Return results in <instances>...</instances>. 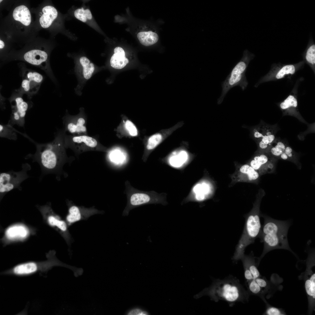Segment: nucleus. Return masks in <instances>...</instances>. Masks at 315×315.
I'll return each instance as SVG.
<instances>
[{
  "label": "nucleus",
  "instance_id": "nucleus-35",
  "mask_svg": "<svg viewBox=\"0 0 315 315\" xmlns=\"http://www.w3.org/2000/svg\"><path fill=\"white\" fill-rule=\"evenodd\" d=\"M298 106V101L292 95H289L284 102L280 104V107L282 109H287L291 107H296Z\"/></svg>",
  "mask_w": 315,
  "mask_h": 315
},
{
  "label": "nucleus",
  "instance_id": "nucleus-22",
  "mask_svg": "<svg viewBox=\"0 0 315 315\" xmlns=\"http://www.w3.org/2000/svg\"><path fill=\"white\" fill-rule=\"evenodd\" d=\"M254 257L253 253L251 252L249 255H244L241 260L243 264L245 265L249 268L251 272L254 279L261 276L258 268L259 264L258 258Z\"/></svg>",
  "mask_w": 315,
  "mask_h": 315
},
{
  "label": "nucleus",
  "instance_id": "nucleus-26",
  "mask_svg": "<svg viewBox=\"0 0 315 315\" xmlns=\"http://www.w3.org/2000/svg\"><path fill=\"white\" fill-rule=\"evenodd\" d=\"M304 58L309 64L314 66L315 64V44L311 34L304 54Z\"/></svg>",
  "mask_w": 315,
  "mask_h": 315
},
{
  "label": "nucleus",
  "instance_id": "nucleus-7",
  "mask_svg": "<svg viewBox=\"0 0 315 315\" xmlns=\"http://www.w3.org/2000/svg\"><path fill=\"white\" fill-rule=\"evenodd\" d=\"M315 255L314 251L309 253L304 272L299 276L300 280H303L308 300V314H311L315 308Z\"/></svg>",
  "mask_w": 315,
  "mask_h": 315
},
{
  "label": "nucleus",
  "instance_id": "nucleus-42",
  "mask_svg": "<svg viewBox=\"0 0 315 315\" xmlns=\"http://www.w3.org/2000/svg\"><path fill=\"white\" fill-rule=\"evenodd\" d=\"M67 128L69 131L71 133L76 132V125L73 123H69L67 125Z\"/></svg>",
  "mask_w": 315,
  "mask_h": 315
},
{
  "label": "nucleus",
  "instance_id": "nucleus-18",
  "mask_svg": "<svg viewBox=\"0 0 315 315\" xmlns=\"http://www.w3.org/2000/svg\"><path fill=\"white\" fill-rule=\"evenodd\" d=\"M114 52L110 60L111 66L116 69L123 68L129 62L124 50L121 47H117L114 48Z\"/></svg>",
  "mask_w": 315,
  "mask_h": 315
},
{
  "label": "nucleus",
  "instance_id": "nucleus-4",
  "mask_svg": "<svg viewBox=\"0 0 315 315\" xmlns=\"http://www.w3.org/2000/svg\"><path fill=\"white\" fill-rule=\"evenodd\" d=\"M261 230L259 212L257 209H255L246 217L243 232L232 257L233 260L241 259L244 255L246 247L254 242L259 237Z\"/></svg>",
  "mask_w": 315,
  "mask_h": 315
},
{
  "label": "nucleus",
  "instance_id": "nucleus-30",
  "mask_svg": "<svg viewBox=\"0 0 315 315\" xmlns=\"http://www.w3.org/2000/svg\"><path fill=\"white\" fill-rule=\"evenodd\" d=\"M268 161V158L265 155L262 154L259 156H255L253 160L250 162L251 166L255 170L259 169L263 165L266 163Z\"/></svg>",
  "mask_w": 315,
  "mask_h": 315
},
{
  "label": "nucleus",
  "instance_id": "nucleus-41",
  "mask_svg": "<svg viewBox=\"0 0 315 315\" xmlns=\"http://www.w3.org/2000/svg\"><path fill=\"white\" fill-rule=\"evenodd\" d=\"M30 81L29 80L25 79L23 80L22 83V86L26 91H28L30 89Z\"/></svg>",
  "mask_w": 315,
  "mask_h": 315
},
{
  "label": "nucleus",
  "instance_id": "nucleus-16",
  "mask_svg": "<svg viewBox=\"0 0 315 315\" xmlns=\"http://www.w3.org/2000/svg\"><path fill=\"white\" fill-rule=\"evenodd\" d=\"M15 100L17 110L13 113L12 118L9 121L8 124L11 126L16 124L19 126H23L25 123L24 117L28 105L21 97H17Z\"/></svg>",
  "mask_w": 315,
  "mask_h": 315
},
{
  "label": "nucleus",
  "instance_id": "nucleus-27",
  "mask_svg": "<svg viewBox=\"0 0 315 315\" xmlns=\"http://www.w3.org/2000/svg\"><path fill=\"white\" fill-rule=\"evenodd\" d=\"M79 61L83 67V74L84 78L87 80L89 79L95 69L94 64L85 56L80 57Z\"/></svg>",
  "mask_w": 315,
  "mask_h": 315
},
{
  "label": "nucleus",
  "instance_id": "nucleus-5",
  "mask_svg": "<svg viewBox=\"0 0 315 315\" xmlns=\"http://www.w3.org/2000/svg\"><path fill=\"white\" fill-rule=\"evenodd\" d=\"M125 189L124 193L127 196V202L123 213L124 216H128L132 209L145 204H151L165 203L162 195L153 191L139 190L132 186L127 180L125 183Z\"/></svg>",
  "mask_w": 315,
  "mask_h": 315
},
{
  "label": "nucleus",
  "instance_id": "nucleus-28",
  "mask_svg": "<svg viewBox=\"0 0 315 315\" xmlns=\"http://www.w3.org/2000/svg\"><path fill=\"white\" fill-rule=\"evenodd\" d=\"M72 140L75 143H83L88 146L91 148L96 147L97 144V142L95 139L85 135L74 136L72 138Z\"/></svg>",
  "mask_w": 315,
  "mask_h": 315
},
{
  "label": "nucleus",
  "instance_id": "nucleus-21",
  "mask_svg": "<svg viewBox=\"0 0 315 315\" xmlns=\"http://www.w3.org/2000/svg\"><path fill=\"white\" fill-rule=\"evenodd\" d=\"M15 20L20 22L24 25L28 26L30 24L31 17L28 8L24 5H21L15 8L13 12Z\"/></svg>",
  "mask_w": 315,
  "mask_h": 315
},
{
  "label": "nucleus",
  "instance_id": "nucleus-32",
  "mask_svg": "<svg viewBox=\"0 0 315 315\" xmlns=\"http://www.w3.org/2000/svg\"><path fill=\"white\" fill-rule=\"evenodd\" d=\"M11 126L0 125V136L10 139H15L16 135L11 129Z\"/></svg>",
  "mask_w": 315,
  "mask_h": 315
},
{
  "label": "nucleus",
  "instance_id": "nucleus-34",
  "mask_svg": "<svg viewBox=\"0 0 315 315\" xmlns=\"http://www.w3.org/2000/svg\"><path fill=\"white\" fill-rule=\"evenodd\" d=\"M199 184L197 186L196 192L198 194L195 195V200L197 201H202L205 198V194L208 192V187L205 183Z\"/></svg>",
  "mask_w": 315,
  "mask_h": 315
},
{
  "label": "nucleus",
  "instance_id": "nucleus-48",
  "mask_svg": "<svg viewBox=\"0 0 315 315\" xmlns=\"http://www.w3.org/2000/svg\"><path fill=\"white\" fill-rule=\"evenodd\" d=\"M2 1V0H0V2H1V1Z\"/></svg>",
  "mask_w": 315,
  "mask_h": 315
},
{
  "label": "nucleus",
  "instance_id": "nucleus-15",
  "mask_svg": "<svg viewBox=\"0 0 315 315\" xmlns=\"http://www.w3.org/2000/svg\"><path fill=\"white\" fill-rule=\"evenodd\" d=\"M40 210L43 214L46 216L48 223L50 226L56 228L63 232L67 231V223L55 215L49 206H41Z\"/></svg>",
  "mask_w": 315,
  "mask_h": 315
},
{
  "label": "nucleus",
  "instance_id": "nucleus-17",
  "mask_svg": "<svg viewBox=\"0 0 315 315\" xmlns=\"http://www.w3.org/2000/svg\"><path fill=\"white\" fill-rule=\"evenodd\" d=\"M29 233L28 229L22 224H16L8 227L6 230L5 236L10 240L22 239L26 238Z\"/></svg>",
  "mask_w": 315,
  "mask_h": 315
},
{
  "label": "nucleus",
  "instance_id": "nucleus-46",
  "mask_svg": "<svg viewBox=\"0 0 315 315\" xmlns=\"http://www.w3.org/2000/svg\"><path fill=\"white\" fill-rule=\"evenodd\" d=\"M280 158L284 160H287L289 158L284 151L283 152L280 156Z\"/></svg>",
  "mask_w": 315,
  "mask_h": 315
},
{
  "label": "nucleus",
  "instance_id": "nucleus-24",
  "mask_svg": "<svg viewBox=\"0 0 315 315\" xmlns=\"http://www.w3.org/2000/svg\"><path fill=\"white\" fill-rule=\"evenodd\" d=\"M246 286L250 295L257 296L260 297L265 304L267 302L266 295L262 288L259 285L254 279L246 281Z\"/></svg>",
  "mask_w": 315,
  "mask_h": 315
},
{
  "label": "nucleus",
  "instance_id": "nucleus-13",
  "mask_svg": "<svg viewBox=\"0 0 315 315\" xmlns=\"http://www.w3.org/2000/svg\"><path fill=\"white\" fill-rule=\"evenodd\" d=\"M102 211L94 209L81 208L75 205L70 206L68 210V214L66 218V222L68 225L88 218L93 214L102 213Z\"/></svg>",
  "mask_w": 315,
  "mask_h": 315
},
{
  "label": "nucleus",
  "instance_id": "nucleus-19",
  "mask_svg": "<svg viewBox=\"0 0 315 315\" xmlns=\"http://www.w3.org/2000/svg\"><path fill=\"white\" fill-rule=\"evenodd\" d=\"M42 10L43 14L40 18L39 22L42 27L47 28L57 18V11L55 7L51 6H45Z\"/></svg>",
  "mask_w": 315,
  "mask_h": 315
},
{
  "label": "nucleus",
  "instance_id": "nucleus-44",
  "mask_svg": "<svg viewBox=\"0 0 315 315\" xmlns=\"http://www.w3.org/2000/svg\"><path fill=\"white\" fill-rule=\"evenodd\" d=\"M264 134L258 131H255L254 133V137L256 138H261L263 136Z\"/></svg>",
  "mask_w": 315,
  "mask_h": 315
},
{
  "label": "nucleus",
  "instance_id": "nucleus-25",
  "mask_svg": "<svg viewBox=\"0 0 315 315\" xmlns=\"http://www.w3.org/2000/svg\"><path fill=\"white\" fill-rule=\"evenodd\" d=\"M74 17L77 19L90 25L92 26L94 18L90 10L83 8H77L74 12Z\"/></svg>",
  "mask_w": 315,
  "mask_h": 315
},
{
  "label": "nucleus",
  "instance_id": "nucleus-8",
  "mask_svg": "<svg viewBox=\"0 0 315 315\" xmlns=\"http://www.w3.org/2000/svg\"><path fill=\"white\" fill-rule=\"evenodd\" d=\"M184 123L179 121L172 127L162 129L150 136H145L143 139L144 151L142 159L146 162L151 153L166 139L177 130L182 127Z\"/></svg>",
  "mask_w": 315,
  "mask_h": 315
},
{
  "label": "nucleus",
  "instance_id": "nucleus-29",
  "mask_svg": "<svg viewBox=\"0 0 315 315\" xmlns=\"http://www.w3.org/2000/svg\"><path fill=\"white\" fill-rule=\"evenodd\" d=\"M275 136L272 130L266 132L259 143V146L262 149H266L271 145L275 139Z\"/></svg>",
  "mask_w": 315,
  "mask_h": 315
},
{
  "label": "nucleus",
  "instance_id": "nucleus-38",
  "mask_svg": "<svg viewBox=\"0 0 315 315\" xmlns=\"http://www.w3.org/2000/svg\"><path fill=\"white\" fill-rule=\"evenodd\" d=\"M27 77L30 81H32L37 83L41 82L43 79L42 76L39 73L35 72H29L27 74Z\"/></svg>",
  "mask_w": 315,
  "mask_h": 315
},
{
  "label": "nucleus",
  "instance_id": "nucleus-39",
  "mask_svg": "<svg viewBox=\"0 0 315 315\" xmlns=\"http://www.w3.org/2000/svg\"><path fill=\"white\" fill-rule=\"evenodd\" d=\"M244 271V276L246 281L254 279L253 276L248 267L245 264H243Z\"/></svg>",
  "mask_w": 315,
  "mask_h": 315
},
{
  "label": "nucleus",
  "instance_id": "nucleus-40",
  "mask_svg": "<svg viewBox=\"0 0 315 315\" xmlns=\"http://www.w3.org/2000/svg\"><path fill=\"white\" fill-rule=\"evenodd\" d=\"M130 315H148V313L139 309H133L130 311L128 313Z\"/></svg>",
  "mask_w": 315,
  "mask_h": 315
},
{
  "label": "nucleus",
  "instance_id": "nucleus-43",
  "mask_svg": "<svg viewBox=\"0 0 315 315\" xmlns=\"http://www.w3.org/2000/svg\"><path fill=\"white\" fill-rule=\"evenodd\" d=\"M284 152L287 155L289 158L293 157V150L292 148L289 146H286Z\"/></svg>",
  "mask_w": 315,
  "mask_h": 315
},
{
  "label": "nucleus",
  "instance_id": "nucleus-14",
  "mask_svg": "<svg viewBox=\"0 0 315 315\" xmlns=\"http://www.w3.org/2000/svg\"><path fill=\"white\" fill-rule=\"evenodd\" d=\"M119 137L133 138L139 135V130L135 124L126 117H123L119 125L116 129Z\"/></svg>",
  "mask_w": 315,
  "mask_h": 315
},
{
  "label": "nucleus",
  "instance_id": "nucleus-45",
  "mask_svg": "<svg viewBox=\"0 0 315 315\" xmlns=\"http://www.w3.org/2000/svg\"><path fill=\"white\" fill-rule=\"evenodd\" d=\"M85 123V120L82 118H79L77 120V124L80 125H83Z\"/></svg>",
  "mask_w": 315,
  "mask_h": 315
},
{
  "label": "nucleus",
  "instance_id": "nucleus-12",
  "mask_svg": "<svg viewBox=\"0 0 315 315\" xmlns=\"http://www.w3.org/2000/svg\"><path fill=\"white\" fill-rule=\"evenodd\" d=\"M188 144L183 142L178 147L173 150L166 158L167 161L171 166L179 167L186 164L190 158V154L187 150Z\"/></svg>",
  "mask_w": 315,
  "mask_h": 315
},
{
  "label": "nucleus",
  "instance_id": "nucleus-1",
  "mask_svg": "<svg viewBox=\"0 0 315 315\" xmlns=\"http://www.w3.org/2000/svg\"><path fill=\"white\" fill-rule=\"evenodd\" d=\"M204 295L216 302L225 301L232 306L237 302H248L250 295L239 280L230 275L223 279H214L209 287L204 289L194 298L198 299Z\"/></svg>",
  "mask_w": 315,
  "mask_h": 315
},
{
  "label": "nucleus",
  "instance_id": "nucleus-10",
  "mask_svg": "<svg viewBox=\"0 0 315 315\" xmlns=\"http://www.w3.org/2000/svg\"><path fill=\"white\" fill-rule=\"evenodd\" d=\"M58 264L52 260L41 262H24L15 266L4 272L6 274L17 276H24L33 274L38 272H45L52 266Z\"/></svg>",
  "mask_w": 315,
  "mask_h": 315
},
{
  "label": "nucleus",
  "instance_id": "nucleus-31",
  "mask_svg": "<svg viewBox=\"0 0 315 315\" xmlns=\"http://www.w3.org/2000/svg\"><path fill=\"white\" fill-rule=\"evenodd\" d=\"M240 171L243 173L247 174L250 181L256 180L259 176L258 173L251 166L248 164H244L242 166Z\"/></svg>",
  "mask_w": 315,
  "mask_h": 315
},
{
  "label": "nucleus",
  "instance_id": "nucleus-6",
  "mask_svg": "<svg viewBox=\"0 0 315 315\" xmlns=\"http://www.w3.org/2000/svg\"><path fill=\"white\" fill-rule=\"evenodd\" d=\"M253 55L245 51L241 60L232 69L225 80L222 84V92L218 99V103H220L228 91L233 87L239 86L244 91L248 83L245 73L250 60Z\"/></svg>",
  "mask_w": 315,
  "mask_h": 315
},
{
  "label": "nucleus",
  "instance_id": "nucleus-36",
  "mask_svg": "<svg viewBox=\"0 0 315 315\" xmlns=\"http://www.w3.org/2000/svg\"><path fill=\"white\" fill-rule=\"evenodd\" d=\"M266 309L263 314L266 315H284L286 314L284 311L281 309L272 306L268 302L265 304Z\"/></svg>",
  "mask_w": 315,
  "mask_h": 315
},
{
  "label": "nucleus",
  "instance_id": "nucleus-20",
  "mask_svg": "<svg viewBox=\"0 0 315 315\" xmlns=\"http://www.w3.org/2000/svg\"><path fill=\"white\" fill-rule=\"evenodd\" d=\"M48 55L45 51L38 50H34L26 53L24 55L25 60L28 63L38 65L46 61Z\"/></svg>",
  "mask_w": 315,
  "mask_h": 315
},
{
  "label": "nucleus",
  "instance_id": "nucleus-9",
  "mask_svg": "<svg viewBox=\"0 0 315 315\" xmlns=\"http://www.w3.org/2000/svg\"><path fill=\"white\" fill-rule=\"evenodd\" d=\"M30 167L24 165L21 171L15 172L10 171L2 172L0 174V194L2 196L12 190L19 188L21 183L28 177L27 171Z\"/></svg>",
  "mask_w": 315,
  "mask_h": 315
},
{
  "label": "nucleus",
  "instance_id": "nucleus-23",
  "mask_svg": "<svg viewBox=\"0 0 315 315\" xmlns=\"http://www.w3.org/2000/svg\"><path fill=\"white\" fill-rule=\"evenodd\" d=\"M137 37L140 43L145 46L155 44L159 38L157 33L151 31L139 32L137 34Z\"/></svg>",
  "mask_w": 315,
  "mask_h": 315
},
{
  "label": "nucleus",
  "instance_id": "nucleus-2",
  "mask_svg": "<svg viewBox=\"0 0 315 315\" xmlns=\"http://www.w3.org/2000/svg\"><path fill=\"white\" fill-rule=\"evenodd\" d=\"M264 223L259 237L264 248L259 262L265 254L274 249H286L295 254L289 246L287 235L290 224L288 221L276 220L264 216Z\"/></svg>",
  "mask_w": 315,
  "mask_h": 315
},
{
  "label": "nucleus",
  "instance_id": "nucleus-3",
  "mask_svg": "<svg viewBox=\"0 0 315 315\" xmlns=\"http://www.w3.org/2000/svg\"><path fill=\"white\" fill-rule=\"evenodd\" d=\"M56 142L36 144V152L32 155L34 160L38 162L45 173L55 172L60 168L63 153Z\"/></svg>",
  "mask_w": 315,
  "mask_h": 315
},
{
  "label": "nucleus",
  "instance_id": "nucleus-47",
  "mask_svg": "<svg viewBox=\"0 0 315 315\" xmlns=\"http://www.w3.org/2000/svg\"><path fill=\"white\" fill-rule=\"evenodd\" d=\"M4 46V44L3 41L0 40V49H2Z\"/></svg>",
  "mask_w": 315,
  "mask_h": 315
},
{
  "label": "nucleus",
  "instance_id": "nucleus-37",
  "mask_svg": "<svg viewBox=\"0 0 315 315\" xmlns=\"http://www.w3.org/2000/svg\"><path fill=\"white\" fill-rule=\"evenodd\" d=\"M286 146L284 143L279 141L275 146L271 148L270 152L274 156L280 157L281 154L284 151Z\"/></svg>",
  "mask_w": 315,
  "mask_h": 315
},
{
  "label": "nucleus",
  "instance_id": "nucleus-11",
  "mask_svg": "<svg viewBox=\"0 0 315 315\" xmlns=\"http://www.w3.org/2000/svg\"><path fill=\"white\" fill-rule=\"evenodd\" d=\"M254 279L262 288L267 299L271 297L276 291L281 290L283 288L281 285L283 279L277 274H273L270 280L261 276Z\"/></svg>",
  "mask_w": 315,
  "mask_h": 315
},
{
  "label": "nucleus",
  "instance_id": "nucleus-33",
  "mask_svg": "<svg viewBox=\"0 0 315 315\" xmlns=\"http://www.w3.org/2000/svg\"><path fill=\"white\" fill-rule=\"evenodd\" d=\"M295 71V66L293 64H288L284 65L279 70L276 77L277 79L282 78L287 74H293Z\"/></svg>",
  "mask_w": 315,
  "mask_h": 315
}]
</instances>
